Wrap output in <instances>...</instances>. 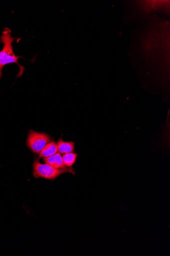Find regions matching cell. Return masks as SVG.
Wrapping results in <instances>:
<instances>
[{
	"label": "cell",
	"instance_id": "cell-1",
	"mask_svg": "<svg viewBox=\"0 0 170 256\" xmlns=\"http://www.w3.org/2000/svg\"><path fill=\"white\" fill-rule=\"evenodd\" d=\"M17 38L11 36V31L9 28H5L0 37V42L3 44V48L0 51V81L3 76L2 72L4 66L10 64H16L19 68V73L17 77H21L25 70V68L19 64L18 60L23 58L21 56H16L13 52L12 43Z\"/></svg>",
	"mask_w": 170,
	"mask_h": 256
},
{
	"label": "cell",
	"instance_id": "cell-2",
	"mask_svg": "<svg viewBox=\"0 0 170 256\" xmlns=\"http://www.w3.org/2000/svg\"><path fill=\"white\" fill-rule=\"evenodd\" d=\"M33 168V174L36 178H41L48 180H54L64 174H75L74 169L72 168H56L49 164H41L36 160L34 161Z\"/></svg>",
	"mask_w": 170,
	"mask_h": 256
},
{
	"label": "cell",
	"instance_id": "cell-3",
	"mask_svg": "<svg viewBox=\"0 0 170 256\" xmlns=\"http://www.w3.org/2000/svg\"><path fill=\"white\" fill-rule=\"evenodd\" d=\"M51 136L45 133L30 130L27 140V144L32 152L40 153L45 146L52 141Z\"/></svg>",
	"mask_w": 170,
	"mask_h": 256
},
{
	"label": "cell",
	"instance_id": "cell-4",
	"mask_svg": "<svg viewBox=\"0 0 170 256\" xmlns=\"http://www.w3.org/2000/svg\"><path fill=\"white\" fill-rule=\"evenodd\" d=\"M44 160L46 164H49L56 168H67V167L64 164L62 156L59 152L52 156L45 158Z\"/></svg>",
	"mask_w": 170,
	"mask_h": 256
},
{
	"label": "cell",
	"instance_id": "cell-5",
	"mask_svg": "<svg viewBox=\"0 0 170 256\" xmlns=\"http://www.w3.org/2000/svg\"><path fill=\"white\" fill-rule=\"evenodd\" d=\"M57 146L58 152L60 154L71 153L75 150L74 142H64L61 138L58 140Z\"/></svg>",
	"mask_w": 170,
	"mask_h": 256
},
{
	"label": "cell",
	"instance_id": "cell-6",
	"mask_svg": "<svg viewBox=\"0 0 170 256\" xmlns=\"http://www.w3.org/2000/svg\"><path fill=\"white\" fill-rule=\"evenodd\" d=\"M58 152L57 144L51 142L48 144L40 152L39 158H47L52 156Z\"/></svg>",
	"mask_w": 170,
	"mask_h": 256
},
{
	"label": "cell",
	"instance_id": "cell-7",
	"mask_svg": "<svg viewBox=\"0 0 170 256\" xmlns=\"http://www.w3.org/2000/svg\"><path fill=\"white\" fill-rule=\"evenodd\" d=\"M78 154L76 153H68L64 154L62 158L64 164L66 167L70 168L75 164Z\"/></svg>",
	"mask_w": 170,
	"mask_h": 256
}]
</instances>
